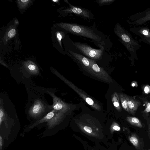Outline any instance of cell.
<instances>
[{
    "label": "cell",
    "instance_id": "cell-1",
    "mask_svg": "<svg viewBox=\"0 0 150 150\" xmlns=\"http://www.w3.org/2000/svg\"><path fill=\"white\" fill-rule=\"evenodd\" d=\"M52 110L51 105L47 104L40 95L33 93L29 95L25 112L29 117L40 119Z\"/></svg>",
    "mask_w": 150,
    "mask_h": 150
},
{
    "label": "cell",
    "instance_id": "cell-2",
    "mask_svg": "<svg viewBox=\"0 0 150 150\" xmlns=\"http://www.w3.org/2000/svg\"><path fill=\"white\" fill-rule=\"evenodd\" d=\"M114 32L129 52L131 59H137L136 52L141 47L139 41L135 40L131 34L117 22L116 24Z\"/></svg>",
    "mask_w": 150,
    "mask_h": 150
},
{
    "label": "cell",
    "instance_id": "cell-3",
    "mask_svg": "<svg viewBox=\"0 0 150 150\" xmlns=\"http://www.w3.org/2000/svg\"><path fill=\"white\" fill-rule=\"evenodd\" d=\"M57 25L69 33L88 38L96 42H100L101 38L93 30L76 23H61Z\"/></svg>",
    "mask_w": 150,
    "mask_h": 150
},
{
    "label": "cell",
    "instance_id": "cell-4",
    "mask_svg": "<svg viewBox=\"0 0 150 150\" xmlns=\"http://www.w3.org/2000/svg\"><path fill=\"white\" fill-rule=\"evenodd\" d=\"M53 73L77 93L86 103L92 108L98 111H101V108L100 105L93 97L89 95L81 89L77 87L73 83L64 77L57 71H54Z\"/></svg>",
    "mask_w": 150,
    "mask_h": 150
},
{
    "label": "cell",
    "instance_id": "cell-5",
    "mask_svg": "<svg viewBox=\"0 0 150 150\" xmlns=\"http://www.w3.org/2000/svg\"><path fill=\"white\" fill-rule=\"evenodd\" d=\"M73 45L84 55L88 58L93 60L99 59L103 54L104 47L100 45L101 48L96 49L83 43L78 42H72Z\"/></svg>",
    "mask_w": 150,
    "mask_h": 150
},
{
    "label": "cell",
    "instance_id": "cell-6",
    "mask_svg": "<svg viewBox=\"0 0 150 150\" xmlns=\"http://www.w3.org/2000/svg\"><path fill=\"white\" fill-rule=\"evenodd\" d=\"M127 21L129 24L137 26L150 21V7L130 16Z\"/></svg>",
    "mask_w": 150,
    "mask_h": 150
},
{
    "label": "cell",
    "instance_id": "cell-7",
    "mask_svg": "<svg viewBox=\"0 0 150 150\" xmlns=\"http://www.w3.org/2000/svg\"><path fill=\"white\" fill-rule=\"evenodd\" d=\"M91 66L89 73L103 81L112 82V79L102 67L99 66L95 60L90 59Z\"/></svg>",
    "mask_w": 150,
    "mask_h": 150
},
{
    "label": "cell",
    "instance_id": "cell-8",
    "mask_svg": "<svg viewBox=\"0 0 150 150\" xmlns=\"http://www.w3.org/2000/svg\"><path fill=\"white\" fill-rule=\"evenodd\" d=\"M45 93L48 94L52 97L53 104L51 105L52 109L64 114L67 112L71 109L70 105L57 97L53 92L49 89H45Z\"/></svg>",
    "mask_w": 150,
    "mask_h": 150
},
{
    "label": "cell",
    "instance_id": "cell-9",
    "mask_svg": "<svg viewBox=\"0 0 150 150\" xmlns=\"http://www.w3.org/2000/svg\"><path fill=\"white\" fill-rule=\"evenodd\" d=\"M64 1L69 4V7L62 11L65 13H73L86 19L90 18H91V13L88 9L74 6L67 0Z\"/></svg>",
    "mask_w": 150,
    "mask_h": 150
},
{
    "label": "cell",
    "instance_id": "cell-10",
    "mask_svg": "<svg viewBox=\"0 0 150 150\" xmlns=\"http://www.w3.org/2000/svg\"><path fill=\"white\" fill-rule=\"evenodd\" d=\"M71 55L77 60L86 70L89 72L91 66L90 59L73 51H69Z\"/></svg>",
    "mask_w": 150,
    "mask_h": 150
},
{
    "label": "cell",
    "instance_id": "cell-11",
    "mask_svg": "<svg viewBox=\"0 0 150 150\" xmlns=\"http://www.w3.org/2000/svg\"><path fill=\"white\" fill-rule=\"evenodd\" d=\"M127 101L129 113L134 115L139 106L141 105L140 101L135 98L124 94Z\"/></svg>",
    "mask_w": 150,
    "mask_h": 150
},
{
    "label": "cell",
    "instance_id": "cell-12",
    "mask_svg": "<svg viewBox=\"0 0 150 150\" xmlns=\"http://www.w3.org/2000/svg\"><path fill=\"white\" fill-rule=\"evenodd\" d=\"M129 29L133 33L139 36L140 38H150V30L147 27H134Z\"/></svg>",
    "mask_w": 150,
    "mask_h": 150
},
{
    "label": "cell",
    "instance_id": "cell-13",
    "mask_svg": "<svg viewBox=\"0 0 150 150\" xmlns=\"http://www.w3.org/2000/svg\"><path fill=\"white\" fill-rule=\"evenodd\" d=\"M55 110L54 117L47 122V125L49 129L52 128L58 125L66 115L65 114Z\"/></svg>",
    "mask_w": 150,
    "mask_h": 150
},
{
    "label": "cell",
    "instance_id": "cell-14",
    "mask_svg": "<svg viewBox=\"0 0 150 150\" xmlns=\"http://www.w3.org/2000/svg\"><path fill=\"white\" fill-rule=\"evenodd\" d=\"M23 65L25 68L30 74L34 75L39 74L38 66L32 61L27 60L24 62Z\"/></svg>",
    "mask_w": 150,
    "mask_h": 150
},
{
    "label": "cell",
    "instance_id": "cell-15",
    "mask_svg": "<svg viewBox=\"0 0 150 150\" xmlns=\"http://www.w3.org/2000/svg\"><path fill=\"white\" fill-rule=\"evenodd\" d=\"M79 126L81 129L86 134L92 136H96L97 135L95 132L96 130L93 127L82 123L79 124Z\"/></svg>",
    "mask_w": 150,
    "mask_h": 150
},
{
    "label": "cell",
    "instance_id": "cell-16",
    "mask_svg": "<svg viewBox=\"0 0 150 150\" xmlns=\"http://www.w3.org/2000/svg\"><path fill=\"white\" fill-rule=\"evenodd\" d=\"M111 98L112 102L115 108L118 112H121L122 110L118 95L117 92H115L112 94Z\"/></svg>",
    "mask_w": 150,
    "mask_h": 150
},
{
    "label": "cell",
    "instance_id": "cell-17",
    "mask_svg": "<svg viewBox=\"0 0 150 150\" xmlns=\"http://www.w3.org/2000/svg\"><path fill=\"white\" fill-rule=\"evenodd\" d=\"M127 121L131 125L139 128L142 127V125L140 120L135 117L128 116L126 118Z\"/></svg>",
    "mask_w": 150,
    "mask_h": 150
},
{
    "label": "cell",
    "instance_id": "cell-18",
    "mask_svg": "<svg viewBox=\"0 0 150 150\" xmlns=\"http://www.w3.org/2000/svg\"><path fill=\"white\" fill-rule=\"evenodd\" d=\"M118 95L122 107L124 110L129 113L127 101L124 94L122 93H118Z\"/></svg>",
    "mask_w": 150,
    "mask_h": 150
},
{
    "label": "cell",
    "instance_id": "cell-19",
    "mask_svg": "<svg viewBox=\"0 0 150 150\" xmlns=\"http://www.w3.org/2000/svg\"><path fill=\"white\" fill-rule=\"evenodd\" d=\"M128 139L129 142L137 149L140 147V142L139 139L135 134H132L128 137Z\"/></svg>",
    "mask_w": 150,
    "mask_h": 150
},
{
    "label": "cell",
    "instance_id": "cell-20",
    "mask_svg": "<svg viewBox=\"0 0 150 150\" xmlns=\"http://www.w3.org/2000/svg\"><path fill=\"white\" fill-rule=\"evenodd\" d=\"M32 1L29 0H18L17 4L20 9H23L26 7Z\"/></svg>",
    "mask_w": 150,
    "mask_h": 150
},
{
    "label": "cell",
    "instance_id": "cell-21",
    "mask_svg": "<svg viewBox=\"0 0 150 150\" xmlns=\"http://www.w3.org/2000/svg\"><path fill=\"white\" fill-rule=\"evenodd\" d=\"M16 34V30L14 28H12L9 30L6 34V41L14 37Z\"/></svg>",
    "mask_w": 150,
    "mask_h": 150
},
{
    "label": "cell",
    "instance_id": "cell-22",
    "mask_svg": "<svg viewBox=\"0 0 150 150\" xmlns=\"http://www.w3.org/2000/svg\"><path fill=\"white\" fill-rule=\"evenodd\" d=\"M56 36L59 44L61 47H62L61 40L64 37V33L62 31H58L56 33Z\"/></svg>",
    "mask_w": 150,
    "mask_h": 150
},
{
    "label": "cell",
    "instance_id": "cell-23",
    "mask_svg": "<svg viewBox=\"0 0 150 150\" xmlns=\"http://www.w3.org/2000/svg\"><path fill=\"white\" fill-rule=\"evenodd\" d=\"M110 129L112 133L115 131H120L121 129L120 127L119 124L115 122H114L110 126Z\"/></svg>",
    "mask_w": 150,
    "mask_h": 150
},
{
    "label": "cell",
    "instance_id": "cell-24",
    "mask_svg": "<svg viewBox=\"0 0 150 150\" xmlns=\"http://www.w3.org/2000/svg\"><path fill=\"white\" fill-rule=\"evenodd\" d=\"M115 0H96L97 3L100 6L110 4Z\"/></svg>",
    "mask_w": 150,
    "mask_h": 150
},
{
    "label": "cell",
    "instance_id": "cell-25",
    "mask_svg": "<svg viewBox=\"0 0 150 150\" xmlns=\"http://www.w3.org/2000/svg\"><path fill=\"white\" fill-rule=\"evenodd\" d=\"M145 105V108L143 111V112L148 113L150 112V102L147 100L143 101Z\"/></svg>",
    "mask_w": 150,
    "mask_h": 150
},
{
    "label": "cell",
    "instance_id": "cell-26",
    "mask_svg": "<svg viewBox=\"0 0 150 150\" xmlns=\"http://www.w3.org/2000/svg\"><path fill=\"white\" fill-rule=\"evenodd\" d=\"M139 41L150 45V38H140V39L139 40Z\"/></svg>",
    "mask_w": 150,
    "mask_h": 150
},
{
    "label": "cell",
    "instance_id": "cell-27",
    "mask_svg": "<svg viewBox=\"0 0 150 150\" xmlns=\"http://www.w3.org/2000/svg\"><path fill=\"white\" fill-rule=\"evenodd\" d=\"M144 93L146 94L150 93V86L149 85H146L144 88Z\"/></svg>",
    "mask_w": 150,
    "mask_h": 150
},
{
    "label": "cell",
    "instance_id": "cell-28",
    "mask_svg": "<svg viewBox=\"0 0 150 150\" xmlns=\"http://www.w3.org/2000/svg\"><path fill=\"white\" fill-rule=\"evenodd\" d=\"M3 145V139L1 135L0 136V149L2 150V148Z\"/></svg>",
    "mask_w": 150,
    "mask_h": 150
},
{
    "label": "cell",
    "instance_id": "cell-29",
    "mask_svg": "<svg viewBox=\"0 0 150 150\" xmlns=\"http://www.w3.org/2000/svg\"><path fill=\"white\" fill-rule=\"evenodd\" d=\"M52 1L58 4L59 2V0H52Z\"/></svg>",
    "mask_w": 150,
    "mask_h": 150
},
{
    "label": "cell",
    "instance_id": "cell-30",
    "mask_svg": "<svg viewBox=\"0 0 150 150\" xmlns=\"http://www.w3.org/2000/svg\"><path fill=\"white\" fill-rule=\"evenodd\" d=\"M149 130H150V125Z\"/></svg>",
    "mask_w": 150,
    "mask_h": 150
},
{
    "label": "cell",
    "instance_id": "cell-31",
    "mask_svg": "<svg viewBox=\"0 0 150 150\" xmlns=\"http://www.w3.org/2000/svg\"><path fill=\"white\" fill-rule=\"evenodd\" d=\"M0 150H1L0 149Z\"/></svg>",
    "mask_w": 150,
    "mask_h": 150
}]
</instances>
